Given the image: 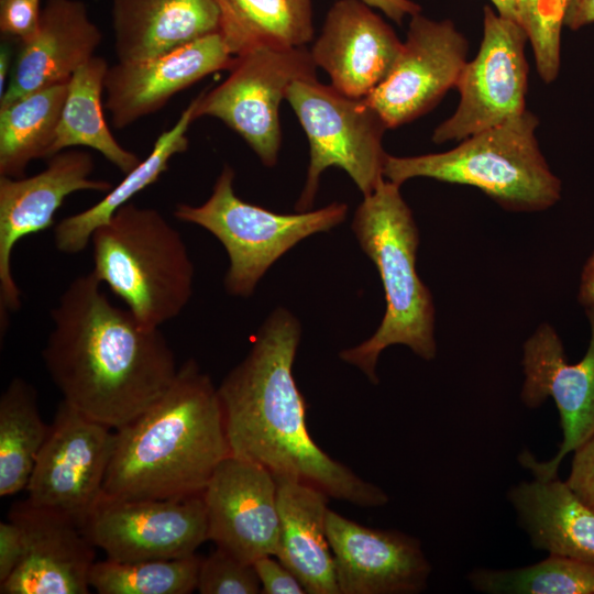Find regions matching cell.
Returning a JSON list of instances; mask_svg holds the SVG:
<instances>
[{
    "mask_svg": "<svg viewBox=\"0 0 594 594\" xmlns=\"http://www.w3.org/2000/svg\"><path fill=\"white\" fill-rule=\"evenodd\" d=\"M91 273L74 278L51 311L42 358L63 400L117 430L151 407L178 367L160 328L113 305Z\"/></svg>",
    "mask_w": 594,
    "mask_h": 594,
    "instance_id": "obj_1",
    "label": "cell"
},
{
    "mask_svg": "<svg viewBox=\"0 0 594 594\" xmlns=\"http://www.w3.org/2000/svg\"><path fill=\"white\" fill-rule=\"evenodd\" d=\"M297 318L276 308L248 355L218 386L231 454L361 507L383 506L387 494L327 454L310 437L306 402L293 375L300 341Z\"/></svg>",
    "mask_w": 594,
    "mask_h": 594,
    "instance_id": "obj_2",
    "label": "cell"
},
{
    "mask_svg": "<svg viewBox=\"0 0 594 594\" xmlns=\"http://www.w3.org/2000/svg\"><path fill=\"white\" fill-rule=\"evenodd\" d=\"M114 433L102 492L113 498L200 495L231 454L218 387L193 359L151 407Z\"/></svg>",
    "mask_w": 594,
    "mask_h": 594,
    "instance_id": "obj_3",
    "label": "cell"
},
{
    "mask_svg": "<svg viewBox=\"0 0 594 594\" xmlns=\"http://www.w3.org/2000/svg\"><path fill=\"white\" fill-rule=\"evenodd\" d=\"M400 185L383 179L358 206L352 230L363 252L374 263L384 289L386 308L381 324L367 340L342 350V361L378 383L380 354L402 344L426 361L435 359V305L429 288L417 274L419 231L400 194Z\"/></svg>",
    "mask_w": 594,
    "mask_h": 594,
    "instance_id": "obj_4",
    "label": "cell"
},
{
    "mask_svg": "<svg viewBox=\"0 0 594 594\" xmlns=\"http://www.w3.org/2000/svg\"><path fill=\"white\" fill-rule=\"evenodd\" d=\"M538 123L526 109L447 152L404 157L387 154L384 178L397 185L416 177L468 185L506 210H546L560 200L561 180L540 151Z\"/></svg>",
    "mask_w": 594,
    "mask_h": 594,
    "instance_id": "obj_5",
    "label": "cell"
},
{
    "mask_svg": "<svg viewBox=\"0 0 594 594\" xmlns=\"http://www.w3.org/2000/svg\"><path fill=\"white\" fill-rule=\"evenodd\" d=\"M91 273L145 327L177 317L193 295L194 265L180 233L156 209L129 202L90 239Z\"/></svg>",
    "mask_w": 594,
    "mask_h": 594,
    "instance_id": "obj_6",
    "label": "cell"
},
{
    "mask_svg": "<svg viewBox=\"0 0 594 594\" xmlns=\"http://www.w3.org/2000/svg\"><path fill=\"white\" fill-rule=\"evenodd\" d=\"M234 177V170L224 165L210 197L199 206L178 204L174 216L220 241L230 260L226 290L246 298L267 270L298 242L343 222L348 206L333 202L316 210L276 213L238 197Z\"/></svg>",
    "mask_w": 594,
    "mask_h": 594,
    "instance_id": "obj_7",
    "label": "cell"
},
{
    "mask_svg": "<svg viewBox=\"0 0 594 594\" xmlns=\"http://www.w3.org/2000/svg\"><path fill=\"white\" fill-rule=\"evenodd\" d=\"M286 100L307 138L310 161L297 211L310 210L321 174L328 167L343 169L363 196L384 179L387 153L382 141L387 130L381 116L364 99L352 98L317 77L293 82Z\"/></svg>",
    "mask_w": 594,
    "mask_h": 594,
    "instance_id": "obj_8",
    "label": "cell"
},
{
    "mask_svg": "<svg viewBox=\"0 0 594 594\" xmlns=\"http://www.w3.org/2000/svg\"><path fill=\"white\" fill-rule=\"evenodd\" d=\"M309 50L260 46L234 56L228 77L197 97L195 119L212 117L237 132L265 166L277 163L279 106L290 85L316 77Z\"/></svg>",
    "mask_w": 594,
    "mask_h": 594,
    "instance_id": "obj_9",
    "label": "cell"
},
{
    "mask_svg": "<svg viewBox=\"0 0 594 594\" xmlns=\"http://www.w3.org/2000/svg\"><path fill=\"white\" fill-rule=\"evenodd\" d=\"M483 36L474 59L464 65L455 88L454 113L432 133L435 143L462 141L526 110L527 34L518 22L484 7Z\"/></svg>",
    "mask_w": 594,
    "mask_h": 594,
    "instance_id": "obj_10",
    "label": "cell"
},
{
    "mask_svg": "<svg viewBox=\"0 0 594 594\" xmlns=\"http://www.w3.org/2000/svg\"><path fill=\"white\" fill-rule=\"evenodd\" d=\"M116 433L62 399L36 457L28 501L59 510L81 527L103 492Z\"/></svg>",
    "mask_w": 594,
    "mask_h": 594,
    "instance_id": "obj_11",
    "label": "cell"
},
{
    "mask_svg": "<svg viewBox=\"0 0 594 594\" xmlns=\"http://www.w3.org/2000/svg\"><path fill=\"white\" fill-rule=\"evenodd\" d=\"M81 529L108 559L119 562L184 558L209 540L202 494L167 499L102 494Z\"/></svg>",
    "mask_w": 594,
    "mask_h": 594,
    "instance_id": "obj_12",
    "label": "cell"
},
{
    "mask_svg": "<svg viewBox=\"0 0 594 594\" xmlns=\"http://www.w3.org/2000/svg\"><path fill=\"white\" fill-rule=\"evenodd\" d=\"M591 337L587 350L575 364L566 361L557 331L541 323L524 343L522 367L525 380L520 398L530 408L551 397L559 410L562 442L552 459L540 462L528 451L519 455L522 466L535 477H557L561 461L594 435V307H588Z\"/></svg>",
    "mask_w": 594,
    "mask_h": 594,
    "instance_id": "obj_13",
    "label": "cell"
},
{
    "mask_svg": "<svg viewBox=\"0 0 594 594\" xmlns=\"http://www.w3.org/2000/svg\"><path fill=\"white\" fill-rule=\"evenodd\" d=\"M468 51L466 38L452 21L431 20L419 12L410 19L391 73L364 100L387 129L408 123L431 110L455 87Z\"/></svg>",
    "mask_w": 594,
    "mask_h": 594,
    "instance_id": "obj_14",
    "label": "cell"
},
{
    "mask_svg": "<svg viewBox=\"0 0 594 594\" xmlns=\"http://www.w3.org/2000/svg\"><path fill=\"white\" fill-rule=\"evenodd\" d=\"M94 157L68 148L48 158L46 167L30 177L0 176V315L1 332L7 315L21 306L20 290L11 267L12 252L21 239L54 223V216L70 194L84 190L108 193L113 186L91 178Z\"/></svg>",
    "mask_w": 594,
    "mask_h": 594,
    "instance_id": "obj_15",
    "label": "cell"
},
{
    "mask_svg": "<svg viewBox=\"0 0 594 594\" xmlns=\"http://www.w3.org/2000/svg\"><path fill=\"white\" fill-rule=\"evenodd\" d=\"M208 538L242 561L253 563L277 550V482L263 466L230 454L202 492Z\"/></svg>",
    "mask_w": 594,
    "mask_h": 594,
    "instance_id": "obj_16",
    "label": "cell"
},
{
    "mask_svg": "<svg viewBox=\"0 0 594 594\" xmlns=\"http://www.w3.org/2000/svg\"><path fill=\"white\" fill-rule=\"evenodd\" d=\"M8 519L18 525L23 556L1 594H87L95 546L69 515L28 499L12 505Z\"/></svg>",
    "mask_w": 594,
    "mask_h": 594,
    "instance_id": "obj_17",
    "label": "cell"
},
{
    "mask_svg": "<svg viewBox=\"0 0 594 594\" xmlns=\"http://www.w3.org/2000/svg\"><path fill=\"white\" fill-rule=\"evenodd\" d=\"M326 531L340 594H416L426 588L431 565L418 539L363 526L331 509Z\"/></svg>",
    "mask_w": 594,
    "mask_h": 594,
    "instance_id": "obj_18",
    "label": "cell"
},
{
    "mask_svg": "<svg viewBox=\"0 0 594 594\" xmlns=\"http://www.w3.org/2000/svg\"><path fill=\"white\" fill-rule=\"evenodd\" d=\"M232 56L216 32L164 54L109 66L105 107L116 129H124L162 109L204 77L230 69Z\"/></svg>",
    "mask_w": 594,
    "mask_h": 594,
    "instance_id": "obj_19",
    "label": "cell"
},
{
    "mask_svg": "<svg viewBox=\"0 0 594 594\" xmlns=\"http://www.w3.org/2000/svg\"><path fill=\"white\" fill-rule=\"evenodd\" d=\"M402 47L395 31L372 7L362 0H338L309 52L332 87L364 99L388 76Z\"/></svg>",
    "mask_w": 594,
    "mask_h": 594,
    "instance_id": "obj_20",
    "label": "cell"
},
{
    "mask_svg": "<svg viewBox=\"0 0 594 594\" xmlns=\"http://www.w3.org/2000/svg\"><path fill=\"white\" fill-rule=\"evenodd\" d=\"M102 33L79 0H47L36 34L21 48L0 107L40 89L66 82L92 56Z\"/></svg>",
    "mask_w": 594,
    "mask_h": 594,
    "instance_id": "obj_21",
    "label": "cell"
},
{
    "mask_svg": "<svg viewBox=\"0 0 594 594\" xmlns=\"http://www.w3.org/2000/svg\"><path fill=\"white\" fill-rule=\"evenodd\" d=\"M120 62L143 59L219 32L216 0H112Z\"/></svg>",
    "mask_w": 594,
    "mask_h": 594,
    "instance_id": "obj_22",
    "label": "cell"
},
{
    "mask_svg": "<svg viewBox=\"0 0 594 594\" xmlns=\"http://www.w3.org/2000/svg\"><path fill=\"white\" fill-rule=\"evenodd\" d=\"M276 482L279 534L275 557L307 594H340L326 531L330 497L297 481Z\"/></svg>",
    "mask_w": 594,
    "mask_h": 594,
    "instance_id": "obj_23",
    "label": "cell"
},
{
    "mask_svg": "<svg viewBox=\"0 0 594 594\" xmlns=\"http://www.w3.org/2000/svg\"><path fill=\"white\" fill-rule=\"evenodd\" d=\"M508 497L536 549L594 564V510L565 482L535 477Z\"/></svg>",
    "mask_w": 594,
    "mask_h": 594,
    "instance_id": "obj_24",
    "label": "cell"
},
{
    "mask_svg": "<svg viewBox=\"0 0 594 594\" xmlns=\"http://www.w3.org/2000/svg\"><path fill=\"white\" fill-rule=\"evenodd\" d=\"M197 97L183 110L176 123L161 133L147 157L91 207L62 219L54 228V243L64 254H78L90 243L94 231L140 191L154 184L167 169L169 161L187 151V132L196 120Z\"/></svg>",
    "mask_w": 594,
    "mask_h": 594,
    "instance_id": "obj_25",
    "label": "cell"
},
{
    "mask_svg": "<svg viewBox=\"0 0 594 594\" xmlns=\"http://www.w3.org/2000/svg\"><path fill=\"white\" fill-rule=\"evenodd\" d=\"M108 68L107 61L95 55L72 75L50 157L72 147H89L125 175L142 160L114 139L106 122L102 94Z\"/></svg>",
    "mask_w": 594,
    "mask_h": 594,
    "instance_id": "obj_26",
    "label": "cell"
},
{
    "mask_svg": "<svg viewBox=\"0 0 594 594\" xmlns=\"http://www.w3.org/2000/svg\"><path fill=\"white\" fill-rule=\"evenodd\" d=\"M232 56L260 46L300 47L314 36L312 0H216Z\"/></svg>",
    "mask_w": 594,
    "mask_h": 594,
    "instance_id": "obj_27",
    "label": "cell"
},
{
    "mask_svg": "<svg viewBox=\"0 0 594 594\" xmlns=\"http://www.w3.org/2000/svg\"><path fill=\"white\" fill-rule=\"evenodd\" d=\"M67 88L61 82L0 107V176L23 177L32 161L50 157Z\"/></svg>",
    "mask_w": 594,
    "mask_h": 594,
    "instance_id": "obj_28",
    "label": "cell"
},
{
    "mask_svg": "<svg viewBox=\"0 0 594 594\" xmlns=\"http://www.w3.org/2000/svg\"><path fill=\"white\" fill-rule=\"evenodd\" d=\"M48 430L34 388L21 377L12 378L0 397L1 497L26 488Z\"/></svg>",
    "mask_w": 594,
    "mask_h": 594,
    "instance_id": "obj_29",
    "label": "cell"
},
{
    "mask_svg": "<svg viewBox=\"0 0 594 594\" xmlns=\"http://www.w3.org/2000/svg\"><path fill=\"white\" fill-rule=\"evenodd\" d=\"M201 559L196 554L175 559L95 562L89 584L99 594H189L197 587Z\"/></svg>",
    "mask_w": 594,
    "mask_h": 594,
    "instance_id": "obj_30",
    "label": "cell"
},
{
    "mask_svg": "<svg viewBox=\"0 0 594 594\" xmlns=\"http://www.w3.org/2000/svg\"><path fill=\"white\" fill-rule=\"evenodd\" d=\"M469 581L476 591L491 594H594V564L549 554L524 568L477 569Z\"/></svg>",
    "mask_w": 594,
    "mask_h": 594,
    "instance_id": "obj_31",
    "label": "cell"
},
{
    "mask_svg": "<svg viewBox=\"0 0 594 594\" xmlns=\"http://www.w3.org/2000/svg\"><path fill=\"white\" fill-rule=\"evenodd\" d=\"M517 4L538 74L550 84L560 69L561 31L568 0H517Z\"/></svg>",
    "mask_w": 594,
    "mask_h": 594,
    "instance_id": "obj_32",
    "label": "cell"
},
{
    "mask_svg": "<svg viewBox=\"0 0 594 594\" xmlns=\"http://www.w3.org/2000/svg\"><path fill=\"white\" fill-rule=\"evenodd\" d=\"M196 590L201 594H257L261 584L253 563L217 547L200 561Z\"/></svg>",
    "mask_w": 594,
    "mask_h": 594,
    "instance_id": "obj_33",
    "label": "cell"
},
{
    "mask_svg": "<svg viewBox=\"0 0 594 594\" xmlns=\"http://www.w3.org/2000/svg\"><path fill=\"white\" fill-rule=\"evenodd\" d=\"M41 14L40 0H0V31L29 42L37 32Z\"/></svg>",
    "mask_w": 594,
    "mask_h": 594,
    "instance_id": "obj_34",
    "label": "cell"
},
{
    "mask_svg": "<svg viewBox=\"0 0 594 594\" xmlns=\"http://www.w3.org/2000/svg\"><path fill=\"white\" fill-rule=\"evenodd\" d=\"M573 453L571 471L565 483L594 510V435Z\"/></svg>",
    "mask_w": 594,
    "mask_h": 594,
    "instance_id": "obj_35",
    "label": "cell"
},
{
    "mask_svg": "<svg viewBox=\"0 0 594 594\" xmlns=\"http://www.w3.org/2000/svg\"><path fill=\"white\" fill-rule=\"evenodd\" d=\"M274 556H264L253 562L263 594H306L298 579Z\"/></svg>",
    "mask_w": 594,
    "mask_h": 594,
    "instance_id": "obj_36",
    "label": "cell"
},
{
    "mask_svg": "<svg viewBox=\"0 0 594 594\" xmlns=\"http://www.w3.org/2000/svg\"><path fill=\"white\" fill-rule=\"evenodd\" d=\"M23 556L20 528L11 520L0 522V583L14 571Z\"/></svg>",
    "mask_w": 594,
    "mask_h": 594,
    "instance_id": "obj_37",
    "label": "cell"
},
{
    "mask_svg": "<svg viewBox=\"0 0 594 594\" xmlns=\"http://www.w3.org/2000/svg\"><path fill=\"white\" fill-rule=\"evenodd\" d=\"M381 10L392 21L400 24L406 16L421 12V7L411 0H362Z\"/></svg>",
    "mask_w": 594,
    "mask_h": 594,
    "instance_id": "obj_38",
    "label": "cell"
},
{
    "mask_svg": "<svg viewBox=\"0 0 594 594\" xmlns=\"http://www.w3.org/2000/svg\"><path fill=\"white\" fill-rule=\"evenodd\" d=\"M594 22V0H568L564 25L575 31Z\"/></svg>",
    "mask_w": 594,
    "mask_h": 594,
    "instance_id": "obj_39",
    "label": "cell"
},
{
    "mask_svg": "<svg viewBox=\"0 0 594 594\" xmlns=\"http://www.w3.org/2000/svg\"><path fill=\"white\" fill-rule=\"evenodd\" d=\"M579 301L585 308L594 307V250L587 258L581 274Z\"/></svg>",
    "mask_w": 594,
    "mask_h": 594,
    "instance_id": "obj_40",
    "label": "cell"
},
{
    "mask_svg": "<svg viewBox=\"0 0 594 594\" xmlns=\"http://www.w3.org/2000/svg\"><path fill=\"white\" fill-rule=\"evenodd\" d=\"M11 52L8 46H1L0 50V98L6 92L10 78V68H11Z\"/></svg>",
    "mask_w": 594,
    "mask_h": 594,
    "instance_id": "obj_41",
    "label": "cell"
},
{
    "mask_svg": "<svg viewBox=\"0 0 594 594\" xmlns=\"http://www.w3.org/2000/svg\"><path fill=\"white\" fill-rule=\"evenodd\" d=\"M491 2L497 13L520 24L517 0H491Z\"/></svg>",
    "mask_w": 594,
    "mask_h": 594,
    "instance_id": "obj_42",
    "label": "cell"
}]
</instances>
